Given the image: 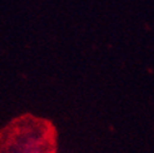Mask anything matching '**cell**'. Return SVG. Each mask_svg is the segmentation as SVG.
Instances as JSON below:
<instances>
[{
	"instance_id": "obj_1",
	"label": "cell",
	"mask_w": 154,
	"mask_h": 153,
	"mask_svg": "<svg viewBox=\"0 0 154 153\" xmlns=\"http://www.w3.org/2000/svg\"><path fill=\"white\" fill-rule=\"evenodd\" d=\"M58 131L51 120L25 113L0 129V153H57Z\"/></svg>"
}]
</instances>
